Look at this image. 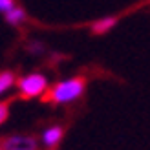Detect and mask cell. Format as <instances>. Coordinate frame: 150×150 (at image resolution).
Returning <instances> with one entry per match:
<instances>
[{"instance_id":"9","label":"cell","mask_w":150,"mask_h":150,"mask_svg":"<svg viewBox=\"0 0 150 150\" xmlns=\"http://www.w3.org/2000/svg\"><path fill=\"white\" fill-rule=\"evenodd\" d=\"M15 7V0H0V11L2 13H7Z\"/></svg>"},{"instance_id":"2","label":"cell","mask_w":150,"mask_h":150,"mask_svg":"<svg viewBox=\"0 0 150 150\" xmlns=\"http://www.w3.org/2000/svg\"><path fill=\"white\" fill-rule=\"evenodd\" d=\"M17 86L20 99H33V97H42V93L48 90V81L42 73H29L17 81Z\"/></svg>"},{"instance_id":"10","label":"cell","mask_w":150,"mask_h":150,"mask_svg":"<svg viewBox=\"0 0 150 150\" xmlns=\"http://www.w3.org/2000/svg\"><path fill=\"white\" fill-rule=\"evenodd\" d=\"M0 150H4V148H2V143H0Z\"/></svg>"},{"instance_id":"7","label":"cell","mask_w":150,"mask_h":150,"mask_svg":"<svg viewBox=\"0 0 150 150\" xmlns=\"http://www.w3.org/2000/svg\"><path fill=\"white\" fill-rule=\"evenodd\" d=\"M6 20L9 22V24L18 26L20 22H24V20H26V13H24V9H20V7H13L11 11H7V13H6Z\"/></svg>"},{"instance_id":"6","label":"cell","mask_w":150,"mask_h":150,"mask_svg":"<svg viewBox=\"0 0 150 150\" xmlns=\"http://www.w3.org/2000/svg\"><path fill=\"white\" fill-rule=\"evenodd\" d=\"M17 84V77H15L13 71H0V95L6 93L11 86Z\"/></svg>"},{"instance_id":"8","label":"cell","mask_w":150,"mask_h":150,"mask_svg":"<svg viewBox=\"0 0 150 150\" xmlns=\"http://www.w3.org/2000/svg\"><path fill=\"white\" fill-rule=\"evenodd\" d=\"M17 99V97H9V99H4L0 101V125H4L9 117V108H11V103Z\"/></svg>"},{"instance_id":"4","label":"cell","mask_w":150,"mask_h":150,"mask_svg":"<svg viewBox=\"0 0 150 150\" xmlns=\"http://www.w3.org/2000/svg\"><path fill=\"white\" fill-rule=\"evenodd\" d=\"M62 136H64L62 126H50V128L44 130V134H42V143L48 148H55L59 145V141L62 139Z\"/></svg>"},{"instance_id":"1","label":"cell","mask_w":150,"mask_h":150,"mask_svg":"<svg viewBox=\"0 0 150 150\" xmlns=\"http://www.w3.org/2000/svg\"><path fill=\"white\" fill-rule=\"evenodd\" d=\"M86 84L88 81L86 77H71L68 81H61L53 84L51 88H48L46 92L42 93L40 101L44 104H66V103H71L75 99H79V97L84 93L86 90Z\"/></svg>"},{"instance_id":"3","label":"cell","mask_w":150,"mask_h":150,"mask_svg":"<svg viewBox=\"0 0 150 150\" xmlns=\"http://www.w3.org/2000/svg\"><path fill=\"white\" fill-rule=\"evenodd\" d=\"M0 143L4 150H37V139L31 136H9Z\"/></svg>"},{"instance_id":"5","label":"cell","mask_w":150,"mask_h":150,"mask_svg":"<svg viewBox=\"0 0 150 150\" xmlns=\"http://www.w3.org/2000/svg\"><path fill=\"white\" fill-rule=\"evenodd\" d=\"M117 24V18L115 17H106V18H101V20H95L92 24V31L95 35H101V33H106L108 29H112Z\"/></svg>"}]
</instances>
